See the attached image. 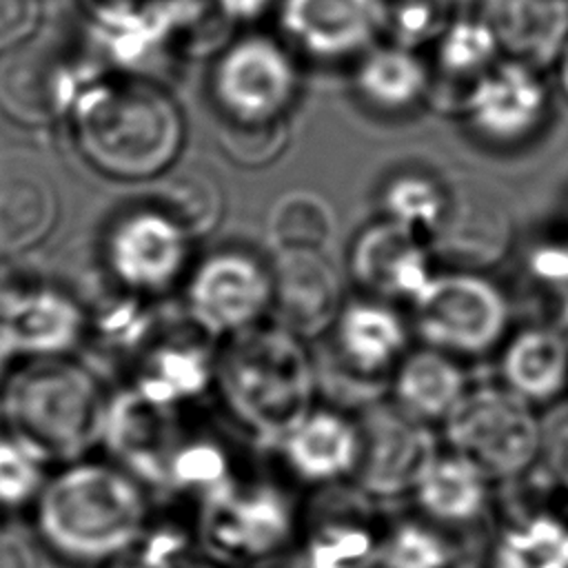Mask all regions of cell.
Listing matches in <instances>:
<instances>
[{"mask_svg": "<svg viewBox=\"0 0 568 568\" xmlns=\"http://www.w3.org/2000/svg\"><path fill=\"white\" fill-rule=\"evenodd\" d=\"M393 390L404 413L426 424L444 422L468 393V377L448 353L426 346L399 359Z\"/></svg>", "mask_w": 568, "mask_h": 568, "instance_id": "obj_25", "label": "cell"}, {"mask_svg": "<svg viewBox=\"0 0 568 568\" xmlns=\"http://www.w3.org/2000/svg\"><path fill=\"white\" fill-rule=\"evenodd\" d=\"M333 351L328 353L344 368L386 382V373L406 353L408 333L402 317L379 302L344 304L333 326Z\"/></svg>", "mask_w": 568, "mask_h": 568, "instance_id": "obj_20", "label": "cell"}, {"mask_svg": "<svg viewBox=\"0 0 568 568\" xmlns=\"http://www.w3.org/2000/svg\"><path fill=\"white\" fill-rule=\"evenodd\" d=\"M455 16L446 0H388L384 40L422 53L437 42Z\"/></svg>", "mask_w": 568, "mask_h": 568, "instance_id": "obj_35", "label": "cell"}, {"mask_svg": "<svg viewBox=\"0 0 568 568\" xmlns=\"http://www.w3.org/2000/svg\"><path fill=\"white\" fill-rule=\"evenodd\" d=\"M40 0H0V55L18 49L40 31Z\"/></svg>", "mask_w": 568, "mask_h": 568, "instance_id": "obj_40", "label": "cell"}, {"mask_svg": "<svg viewBox=\"0 0 568 568\" xmlns=\"http://www.w3.org/2000/svg\"><path fill=\"white\" fill-rule=\"evenodd\" d=\"M0 568H38V561L22 539L4 535L0 537Z\"/></svg>", "mask_w": 568, "mask_h": 568, "instance_id": "obj_44", "label": "cell"}, {"mask_svg": "<svg viewBox=\"0 0 568 568\" xmlns=\"http://www.w3.org/2000/svg\"><path fill=\"white\" fill-rule=\"evenodd\" d=\"M430 64L419 51L379 40L364 51L351 71L355 98L386 115L408 113L430 95Z\"/></svg>", "mask_w": 568, "mask_h": 568, "instance_id": "obj_19", "label": "cell"}, {"mask_svg": "<svg viewBox=\"0 0 568 568\" xmlns=\"http://www.w3.org/2000/svg\"><path fill=\"white\" fill-rule=\"evenodd\" d=\"M555 75H557V87H559V93L564 95V100L568 102V42L566 47L561 49L557 62H555Z\"/></svg>", "mask_w": 568, "mask_h": 568, "instance_id": "obj_45", "label": "cell"}, {"mask_svg": "<svg viewBox=\"0 0 568 568\" xmlns=\"http://www.w3.org/2000/svg\"><path fill=\"white\" fill-rule=\"evenodd\" d=\"M550 87L544 71L501 58L466 93L459 115L470 131L497 146L535 138L550 115Z\"/></svg>", "mask_w": 568, "mask_h": 568, "instance_id": "obj_12", "label": "cell"}, {"mask_svg": "<svg viewBox=\"0 0 568 568\" xmlns=\"http://www.w3.org/2000/svg\"><path fill=\"white\" fill-rule=\"evenodd\" d=\"M448 211L450 195L430 175L404 171L393 175L382 189L384 217L419 237L426 246L442 231Z\"/></svg>", "mask_w": 568, "mask_h": 568, "instance_id": "obj_31", "label": "cell"}, {"mask_svg": "<svg viewBox=\"0 0 568 568\" xmlns=\"http://www.w3.org/2000/svg\"><path fill=\"white\" fill-rule=\"evenodd\" d=\"M4 417L42 455L73 459L104 437L109 404L80 364L44 357L22 366L4 388Z\"/></svg>", "mask_w": 568, "mask_h": 568, "instance_id": "obj_4", "label": "cell"}, {"mask_svg": "<svg viewBox=\"0 0 568 568\" xmlns=\"http://www.w3.org/2000/svg\"><path fill=\"white\" fill-rule=\"evenodd\" d=\"M501 53L488 27L475 16H455L446 31L430 47V95L439 106L459 113L470 87L488 73Z\"/></svg>", "mask_w": 568, "mask_h": 568, "instance_id": "obj_22", "label": "cell"}, {"mask_svg": "<svg viewBox=\"0 0 568 568\" xmlns=\"http://www.w3.org/2000/svg\"><path fill=\"white\" fill-rule=\"evenodd\" d=\"M215 379V362L202 344L169 339L146 353L135 390L144 397L178 408L204 395Z\"/></svg>", "mask_w": 568, "mask_h": 568, "instance_id": "obj_26", "label": "cell"}, {"mask_svg": "<svg viewBox=\"0 0 568 568\" xmlns=\"http://www.w3.org/2000/svg\"><path fill=\"white\" fill-rule=\"evenodd\" d=\"M211 4L229 24H233L237 31H246L273 13L277 0H211Z\"/></svg>", "mask_w": 568, "mask_h": 568, "instance_id": "obj_43", "label": "cell"}, {"mask_svg": "<svg viewBox=\"0 0 568 568\" xmlns=\"http://www.w3.org/2000/svg\"><path fill=\"white\" fill-rule=\"evenodd\" d=\"M273 315L275 324L302 342L331 331L344 308L342 282L324 253L275 255Z\"/></svg>", "mask_w": 568, "mask_h": 568, "instance_id": "obj_15", "label": "cell"}, {"mask_svg": "<svg viewBox=\"0 0 568 568\" xmlns=\"http://www.w3.org/2000/svg\"><path fill=\"white\" fill-rule=\"evenodd\" d=\"M36 524L44 546L60 559L100 566L140 546L149 530V499L129 470L75 462L40 488Z\"/></svg>", "mask_w": 568, "mask_h": 568, "instance_id": "obj_2", "label": "cell"}, {"mask_svg": "<svg viewBox=\"0 0 568 568\" xmlns=\"http://www.w3.org/2000/svg\"><path fill=\"white\" fill-rule=\"evenodd\" d=\"M508 222L488 204L453 202L430 248L464 266H484L501 257L508 246Z\"/></svg>", "mask_w": 568, "mask_h": 568, "instance_id": "obj_29", "label": "cell"}, {"mask_svg": "<svg viewBox=\"0 0 568 568\" xmlns=\"http://www.w3.org/2000/svg\"><path fill=\"white\" fill-rule=\"evenodd\" d=\"M60 213L53 182L31 169L0 171V255L13 257L38 246Z\"/></svg>", "mask_w": 568, "mask_h": 568, "instance_id": "obj_24", "label": "cell"}, {"mask_svg": "<svg viewBox=\"0 0 568 568\" xmlns=\"http://www.w3.org/2000/svg\"><path fill=\"white\" fill-rule=\"evenodd\" d=\"M557 328L568 337V291L561 293V302L557 308Z\"/></svg>", "mask_w": 568, "mask_h": 568, "instance_id": "obj_46", "label": "cell"}, {"mask_svg": "<svg viewBox=\"0 0 568 568\" xmlns=\"http://www.w3.org/2000/svg\"><path fill=\"white\" fill-rule=\"evenodd\" d=\"M300 62L293 49L273 33L246 29L215 55L209 93L229 124L264 126L286 122L300 95Z\"/></svg>", "mask_w": 568, "mask_h": 568, "instance_id": "obj_5", "label": "cell"}, {"mask_svg": "<svg viewBox=\"0 0 568 568\" xmlns=\"http://www.w3.org/2000/svg\"><path fill=\"white\" fill-rule=\"evenodd\" d=\"M215 382L229 413L264 444H282L313 410L315 362L282 326H251L226 337Z\"/></svg>", "mask_w": 568, "mask_h": 568, "instance_id": "obj_3", "label": "cell"}, {"mask_svg": "<svg viewBox=\"0 0 568 568\" xmlns=\"http://www.w3.org/2000/svg\"><path fill=\"white\" fill-rule=\"evenodd\" d=\"M544 428L535 406L508 386H477L444 419L450 453L470 459L488 479H513L541 462Z\"/></svg>", "mask_w": 568, "mask_h": 568, "instance_id": "obj_6", "label": "cell"}, {"mask_svg": "<svg viewBox=\"0 0 568 568\" xmlns=\"http://www.w3.org/2000/svg\"><path fill=\"white\" fill-rule=\"evenodd\" d=\"M493 568H568V521L552 513H535L501 530Z\"/></svg>", "mask_w": 568, "mask_h": 568, "instance_id": "obj_30", "label": "cell"}, {"mask_svg": "<svg viewBox=\"0 0 568 568\" xmlns=\"http://www.w3.org/2000/svg\"><path fill=\"white\" fill-rule=\"evenodd\" d=\"M233 481L229 453L213 439H184L171 457L166 488L195 493L202 499Z\"/></svg>", "mask_w": 568, "mask_h": 568, "instance_id": "obj_34", "label": "cell"}, {"mask_svg": "<svg viewBox=\"0 0 568 568\" xmlns=\"http://www.w3.org/2000/svg\"><path fill=\"white\" fill-rule=\"evenodd\" d=\"M288 468L308 484H335L355 475L362 453L359 426L335 410H311L280 444Z\"/></svg>", "mask_w": 568, "mask_h": 568, "instance_id": "obj_21", "label": "cell"}, {"mask_svg": "<svg viewBox=\"0 0 568 568\" xmlns=\"http://www.w3.org/2000/svg\"><path fill=\"white\" fill-rule=\"evenodd\" d=\"M388 0H277V36L295 55L322 64L355 62L384 40Z\"/></svg>", "mask_w": 568, "mask_h": 568, "instance_id": "obj_11", "label": "cell"}, {"mask_svg": "<svg viewBox=\"0 0 568 568\" xmlns=\"http://www.w3.org/2000/svg\"><path fill=\"white\" fill-rule=\"evenodd\" d=\"M348 266L353 280L364 291L410 304L435 275L428 246L386 217L364 226L355 235Z\"/></svg>", "mask_w": 568, "mask_h": 568, "instance_id": "obj_16", "label": "cell"}, {"mask_svg": "<svg viewBox=\"0 0 568 568\" xmlns=\"http://www.w3.org/2000/svg\"><path fill=\"white\" fill-rule=\"evenodd\" d=\"M528 268L541 284L568 291V242L546 240L539 242L528 255Z\"/></svg>", "mask_w": 568, "mask_h": 568, "instance_id": "obj_41", "label": "cell"}, {"mask_svg": "<svg viewBox=\"0 0 568 568\" xmlns=\"http://www.w3.org/2000/svg\"><path fill=\"white\" fill-rule=\"evenodd\" d=\"M375 559L379 541L357 519H326L306 544V568H368Z\"/></svg>", "mask_w": 568, "mask_h": 568, "instance_id": "obj_33", "label": "cell"}, {"mask_svg": "<svg viewBox=\"0 0 568 568\" xmlns=\"http://www.w3.org/2000/svg\"><path fill=\"white\" fill-rule=\"evenodd\" d=\"M473 13L488 27L501 58L552 69L568 42V0H477Z\"/></svg>", "mask_w": 568, "mask_h": 568, "instance_id": "obj_18", "label": "cell"}, {"mask_svg": "<svg viewBox=\"0 0 568 568\" xmlns=\"http://www.w3.org/2000/svg\"><path fill=\"white\" fill-rule=\"evenodd\" d=\"M69 122L80 155L98 173L124 182L164 175L186 142V120L169 89L124 71L91 78Z\"/></svg>", "mask_w": 568, "mask_h": 568, "instance_id": "obj_1", "label": "cell"}, {"mask_svg": "<svg viewBox=\"0 0 568 568\" xmlns=\"http://www.w3.org/2000/svg\"><path fill=\"white\" fill-rule=\"evenodd\" d=\"M379 559L384 568H448L453 552L433 528L406 521L379 546Z\"/></svg>", "mask_w": 568, "mask_h": 568, "instance_id": "obj_36", "label": "cell"}, {"mask_svg": "<svg viewBox=\"0 0 568 568\" xmlns=\"http://www.w3.org/2000/svg\"><path fill=\"white\" fill-rule=\"evenodd\" d=\"M335 211L326 197L308 189L277 195L266 213V242L275 255L324 253L335 240Z\"/></svg>", "mask_w": 568, "mask_h": 568, "instance_id": "obj_27", "label": "cell"}, {"mask_svg": "<svg viewBox=\"0 0 568 568\" xmlns=\"http://www.w3.org/2000/svg\"><path fill=\"white\" fill-rule=\"evenodd\" d=\"M541 462L552 486L568 497V410L546 430Z\"/></svg>", "mask_w": 568, "mask_h": 568, "instance_id": "obj_42", "label": "cell"}, {"mask_svg": "<svg viewBox=\"0 0 568 568\" xmlns=\"http://www.w3.org/2000/svg\"><path fill=\"white\" fill-rule=\"evenodd\" d=\"M87 82L78 80L62 42L42 31L0 55V109L24 126H47L69 118Z\"/></svg>", "mask_w": 568, "mask_h": 568, "instance_id": "obj_13", "label": "cell"}, {"mask_svg": "<svg viewBox=\"0 0 568 568\" xmlns=\"http://www.w3.org/2000/svg\"><path fill=\"white\" fill-rule=\"evenodd\" d=\"M273 306L271 271L244 251H217L197 264L186 284V313L209 337L257 326Z\"/></svg>", "mask_w": 568, "mask_h": 568, "instance_id": "obj_10", "label": "cell"}, {"mask_svg": "<svg viewBox=\"0 0 568 568\" xmlns=\"http://www.w3.org/2000/svg\"><path fill=\"white\" fill-rule=\"evenodd\" d=\"M419 508L442 524H470L488 504V477L466 457L439 455L415 490Z\"/></svg>", "mask_w": 568, "mask_h": 568, "instance_id": "obj_28", "label": "cell"}, {"mask_svg": "<svg viewBox=\"0 0 568 568\" xmlns=\"http://www.w3.org/2000/svg\"><path fill=\"white\" fill-rule=\"evenodd\" d=\"M42 453L24 439H0V504L16 506L40 493L44 486L40 475Z\"/></svg>", "mask_w": 568, "mask_h": 568, "instance_id": "obj_37", "label": "cell"}, {"mask_svg": "<svg viewBox=\"0 0 568 568\" xmlns=\"http://www.w3.org/2000/svg\"><path fill=\"white\" fill-rule=\"evenodd\" d=\"M153 206L169 215L193 242L211 233L222 222L224 197L217 182L209 175L186 171L162 186Z\"/></svg>", "mask_w": 568, "mask_h": 568, "instance_id": "obj_32", "label": "cell"}, {"mask_svg": "<svg viewBox=\"0 0 568 568\" xmlns=\"http://www.w3.org/2000/svg\"><path fill=\"white\" fill-rule=\"evenodd\" d=\"M504 386L532 406L548 404L568 388V337L557 326H528L501 353Z\"/></svg>", "mask_w": 568, "mask_h": 568, "instance_id": "obj_23", "label": "cell"}, {"mask_svg": "<svg viewBox=\"0 0 568 568\" xmlns=\"http://www.w3.org/2000/svg\"><path fill=\"white\" fill-rule=\"evenodd\" d=\"M191 237L158 206L131 211L109 229L106 262L111 275L135 295L171 288L189 260Z\"/></svg>", "mask_w": 568, "mask_h": 568, "instance_id": "obj_14", "label": "cell"}, {"mask_svg": "<svg viewBox=\"0 0 568 568\" xmlns=\"http://www.w3.org/2000/svg\"><path fill=\"white\" fill-rule=\"evenodd\" d=\"M186 539L173 528H160L144 535L133 557H122L113 568H180Z\"/></svg>", "mask_w": 568, "mask_h": 568, "instance_id": "obj_39", "label": "cell"}, {"mask_svg": "<svg viewBox=\"0 0 568 568\" xmlns=\"http://www.w3.org/2000/svg\"><path fill=\"white\" fill-rule=\"evenodd\" d=\"M202 541L222 561H260L293 537L291 501L271 484L240 486L235 479L202 499Z\"/></svg>", "mask_w": 568, "mask_h": 568, "instance_id": "obj_8", "label": "cell"}, {"mask_svg": "<svg viewBox=\"0 0 568 568\" xmlns=\"http://www.w3.org/2000/svg\"><path fill=\"white\" fill-rule=\"evenodd\" d=\"M357 426L362 453L355 477L362 495L386 501L415 493L439 457L430 424L399 406L373 404Z\"/></svg>", "mask_w": 568, "mask_h": 568, "instance_id": "obj_9", "label": "cell"}, {"mask_svg": "<svg viewBox=\"0 0 568 568\" xmlns=\"http://www.w3.org/2000/svg\"><path fill=\"white\" fill-rule=\"evenodd\" d=\"M286 144V122L264 126L229 124L222 131V146L231 160L244 166H262L275 160Z\"/></svg>", "mask_w": 568, "mask_h": 568, "instance_id": "obj_38", "label": "cell"}, {"mask_svg": "<svg viewBox=\"0 0 568 568\" xmlns=\"http://www.w3.org/2000/svg\"><path fill=\"white\" fill-rule=\"evenodd\" d=\"M413 308L422 342L455 355L488 353L501 342L510 320L501 288L475 271L433 275Z\"/></svg>", "mask_w": 568, "mask_h": 568, "instance_id": "obj_7", "label": "cell"}, {"mask_svg": "<svg viewBox=\"0 0 568 568\" xmlns=\"http://www.w3.org/2000/svg\"><path fill=\"white\" fill-rule=\"evenodd\" d=\"M104 437L133 477L166 488L171 457L184 442L180 437L178 408L162 406L133 388L109 404Z\"/></svg>", "mask_w": 568, "mask_h": 568, "instance_id": "obj_17", "label": "cell"}]
</instances>
